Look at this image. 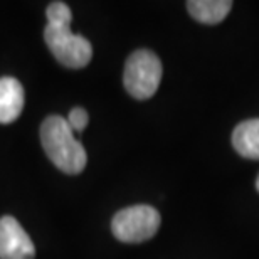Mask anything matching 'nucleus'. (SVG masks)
<instances>
[{"label":"nucleus","mask_w":259,"mask_h":259,"mask_svg":"<svg viewBox=\"0 0 259 259\" xmlns=\"http://www.w3.org/2000/svg\"><path fill=\"white\" fill-rule=\"evenodd\" d=\"M40 143L49 160L61 172L76 175L86 167L88 155L67 120L59 115H51L40 125Z\"/></svg>","instance_id":"f257e3e1"},{"label":"nucleus","mask_w":259,"mask_h":259,"mask_svg":"<svg viewBox=\"0 0 259 259\" xmlns=\"http://www.w3.org/2000/svg\"><path fill=\"white\" fill-rule=\"evenodd\" d=\"M44 40L61 64L71 69H81L93 58L91 42L79 34L71 32V22H48Z\"/></svg>","instance_id":"f03ea898"},{"label":"nucleus","mask_w":259,"mask_h":259,"mask_svg":"<svg viewBox=\"0 0 259 259\" xmlns=\"http://www.w3.org/2000/svg\"><path fill=\"white\" fill-rule=\"evenodd\" d=\"M162 74L163 67L158 56L148 49H138L126 61L123 84L130 96L143 101L157 93Z\"/></svg>","instance_id":"7ed1b4c3"},{"label":"nucleus","mask_w":259,"mask_h":259,"mask_svg":"<svg viewBox=\"0 0 259 259\" xmlns=\"http://www.w3.org/2000/svg\"><path fill=\"white\" fill-rule=\"evenodd\" d=\"M160 222L162 217L157 209L150 205H132L113 217L111 231L118 241L137 244L152 239L160 229Z\"/></svg>","instance_id":"20e7f679"},{"label":"nucleus","mask_w":259,"mask_h":259,"mask_svg":"<svg viewBox=\"0 0 259 259\" xmlns=\"http://www.w3.org/2000/svg\"><path fill=\"white\" fill-rule=\"evenodd\" d=\"M35 247L24 227L12 215L0 219V259H34Z\"/></svg>","instance_id":"39448f33"},{"label":"nucleus","mask_w":259,"mask_h":259,"mask_svg":"<svg viewBox=\"0 0 259 259\" xmlns=\"http://www.w3.org/2000/svg\"><path fill=\"white\" fill-rule=\"evenodd\" d=\"M24 88L19 79L10 76L0 77V123L9 125L20 116L24 110Z\"/></svg>","instance_id":"423d86ee"},{"label":"nucleus","mask_w":259,"mask_h":259,"mask_svg":"<svg viewBox=\"0 0 259 259\" xmlns=\"http://www.w3.org/2000/svg\"><path fill=\"white\" fill-rule=\"evenodd\" d=\"M232 145L241 157L259 160V118L239 123L232 133Z\"/></svg>","instance_id":"0eeeda50"},{"label":"nucleus","mask_w":259,"mask_h":259,"mask_svg":"<svg viewBox=\"0 0 259 259\" xmlns=\"http://www.w3.org/2000/svg\"><path fill=\"white\" fill-rule=\"evenodd\" d=\"M232 2L229 0H192L187 2L189 14L202 24H219L222 22L227 14L231 12Z\"/></svg>","instance_id":"6e6552de"},{"label":"nucleus","mask_w":259,"mask_h":259,"mask_svg":"<svg viewBox=\"0 0 259 259\" xmlns=\"http://www.w3.org/2000/svg\"><path fill=\"white\" fill-rule=\"evenodd\" d=\"M46 15H48V22H71L72 19L71 9L64 2L49 4L48 10H46Z\"/></svg>","instance_id":"1a4fd4ad"},{"label":"nucleus","mask_w":259,"mask_h":259,"mask_svg":"<svg viewBox=\"0 0 259 259\" xmlns=\"http://www.w3.org/2000/svg\"><path fill=\"white\" fill-rule=\"evenodd\" d=\"M88 121H90V116L84 108H72L67 115V125L71 126L72 132H82L88 126Z\"/></svg>","instance_id":"9d476101"},{"label":"nucleus","mask_w":259,"mask_h":259,"mask_svg":"<svg viewBox=\"0 0 259 259\" xmlns=\"http://www.w3.org/2000/svg\"><path fill=\"white\" fill-rule=\"evenodd\" d=\"M256 189H257V192H259V175H257V180H256Z\"/></svg>","instance_id":"9b49d317"}]
</instances>
